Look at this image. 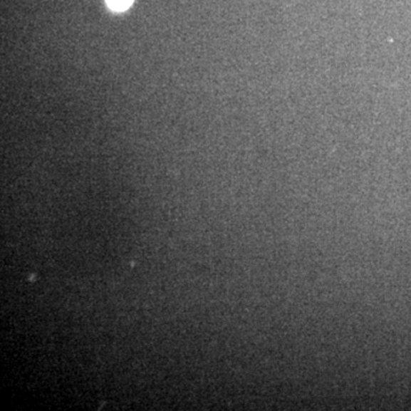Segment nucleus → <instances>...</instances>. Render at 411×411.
<instances>
[{
	"instance_id": "obj_1",
	"label": "nucleus",
	"mask_w": 411,
	"mask_h": 411,
	"mask_svg": "<svg viewBox=\"0 0 411 411\" xmlns=\"http://www.w3.org/2000/svg\"><path fill=\"white\" fill-rule=\"evenodd\" d=\"M110 9L117 12H123L132 5V0H107Z\"/></svg>"
}]
</instances>
